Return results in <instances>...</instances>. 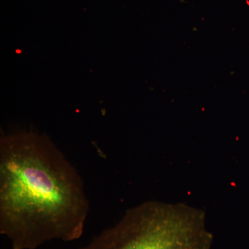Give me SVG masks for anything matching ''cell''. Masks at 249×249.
<instances>
[{"label":"cell","instance_id":"1","mask_svg":"<svg viewBox=\"0 0 249 249\" xmlns=\"http://www.w3.org/2000/svg\"><path fill=\"white\" fill-rule=\"evenodd\" d=\"M89 211L78 170L45 134L0 139V232L14 249L83 235Z\"/></svg>","mask_w":249,"mask_h":249},{"label":"cell","instance_id":"2","mask_svg":"<svg viewBox=\"0 0 249 249\" xmlns=\"http://www.w3.org/2000/svg\"><path fill=\"white\" fill-rule=\"evenodd\" d=\"M202 210L183 203L144 201L79 249H211Z\"/></svg>","mask_w":249,"mask_h":249},{"label":"cell","instance_id":"3","mask_svg":"<svg viewBox=\"0 0 249 249\" xmlns=\"http://www.w3.org/2000/svg\"></svg>","mask_w":249,"mask_h":249}]
</instances>
